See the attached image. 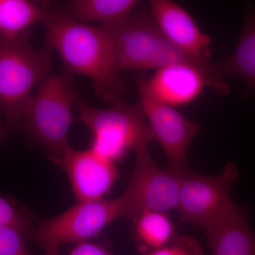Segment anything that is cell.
Returning a JSON list of instances; mask_svg holds the SVG:
<instances>
[{
    "label": "cell",
    "instance_id": "9c48e42d",
    "mask_svg": "<svg viewBox=\"0 0 255 255\" xmlns=\"http://www.w3.org/2000/svg\"><path fill=\"white\" fill-rule=\"evenodd\" d=\"M104 28L110 36L120 73L149 69L163 36L150 11H134L120 22Z\"/></svg>",
    "mask_w": 255,
    "mask_h": 255
},
{
    "label": "cell",
    "instance_id": "9a60e30c",
    "mask_svg": "<svg viewBox=\"0 0 255 255\" xmlns=\"http://www.w3.org/2000/svg\"><path fill=\"white\" fill-rule=\"evenodd\" d=\"M53 6L50 1L0 0V39L18 38L37 23H45Z\"/></svg>",
    "mask_w": 255,
    "mask_h": 255
},
{
    "label": "cell",
    "instance_id": "277c9868",
    "mask_svg": "<svg viewBox=\"0 0 255 255\" xmlns=\"http://www.w3.org/2000/svg\"><path fill=\"white\" fill-rule=\"evenodd\" d=\"M78 120L91 132L90 148L102 157L116 162L128 151L146 148L155 140L140 102L135 105L122 99L109 108H98L79 100L75 105Z\"/></svg>",
    "mask_w": 255,
    "mask_h": 255
},
{
    "label": "cell",
    "instance_id": "7a4b0ae2",
    "mask_svg": "<svg viewBox=\"0 0 255 255\" xmlns=\"http://www.w3.org/2000/svg\"><path fill=\"white\" fill-rule=\"evenodd\" d=\"M80 99L72 74H50L31 96L16 127L55 163L70 146L68 132L78 120L73 109Z\"/></svg>",
    "mask_w": 255,
    "mask_h": 255
},
{
    "label": "cell",
    "instance_id": "44dd1931",
    "mask_svg": "<svg viewBox=\"0 0 255 255\" xmlns=\"http://www.w3.org/2000/svg\"><path fill=\"white\" fill-rule=\"evenodd\" d=\"M68 255H112L104 247L96 243L85 242L79 243Z\"/></svg>",
    "mask_w": 255,
    "mask_h": 255
},
{
    "label": "cell",
    "instance_id": "ffe728a7",
    "mask_svg": "<svg viewBox=\"0 0 255 255\" xmlns=\"http://www.w3.org/2000/svg\"><path fill=\"white\" fill-rule=\"evenodd\" d=\"M0 255H32L26 248L25 237L11 228L0 226Z\"/></svg>",
    "mask_w": 255,
    "mask_h": 255
},
{
    "label": "cell",
    "instance_id": "30bf717a",
    "mask_svg": "<svg viewBox=\"0 0 255 255\" xmlns=\"http://www.w3.org/2000/svg\"><path fill=\"white\" fill-rule=\"evenodd\" d=\"M57 164L68 176L79 201L103 199L119 177L115 162L90 147L75 150L69 146Z\"/></svg>",
    "mask_w": 255,
    "mask_h": 255
},
{
    "label": "cell",
    "instance_id": "ba28073f",
    "mask_svg": "<svg viewBox=\"0 0 255 255\" xmlns=\"http://www.w3.org/2000/svg\"><path fill=\"white\" fill-rule=\"evenodd\" d=\"M127 189L120 196L124 219H133L144 211L167 213L177 209L182 178L159 168L147 147L135 152Z\"/></svg>",
    "mask_w": 255,
    "mask_h": 255
},
{
    "label": "cell",
    "instance_id": "5b68a950",
    "mask_svg": "<svg viewBox=\"0 0 255 255\" xmlns=\"http://www.w3.org/2000/svg\"><path fill=\"white\" fill-rule=\"evenodd\" d=\"M234 162L226 164L221 174L204 176L191 172L183 177L177 210L182 223L207 228L241 210L233 201L231 189L239 177Z\"/></svg>",
    "mask_w": 255,
    "mask_h": 255
},
{
    "label": "cell",
    "instance_id": "6da1fadb",
    "mask_svg": "<svg viewBox=\"0 0 255 255\" xmlns=\"http://www.w3.org/2000/svg\"><path fill=\"white\" fill-rule=\"evenodd\" d=\"M44 23L46 43L58 52L67 72L90 78L96 95L106 103L122 97L125 85L105 28L78 22L56 8Z\"/></svg>",
    "mask_w": 255,
    "mask_h": 255
},
{
    "label": "cell",
    "instance_id": "4fadbf2b",
    "mask_svg": "<svg viewBox=\"0 0 255 255\" xmlns=\"http://www.w3.org/2000/svg\"><path fill=\"white\" fill-rule=\"evenodd\" d=\"M206 233L212 255H255V233L242 209L210 225Z\"/></svg>",
    "mask_w": 255,
    "mask_h": 255
},
{
    "label": "cell",
    "instance_id": "7c38bea8",
    "mask_svg": "<svg viewBox=\"0 0 255 255\" xmlns=\"http://www.w3.org/2000/svg\"><path fill=\"white\" fill-rule=\"evenodd\" d=\"M150 11L169 41L191 56L209 62L211 38L201 31L189 12L171 0H151Z\"/></svg>",
    "mask_w": 255,
    "mask_h": 255
},
{
    "label": "cell",
    "instance_id": "52a82bcc",
    "mask_svg": "<svg viewBox=\"0 0 255 255\" xmlns=\"http://www.w3.org/2000/svg\"><path fill=\"white\" fill-rule=\"evenodd\" d=\"M145 76L136 79L140 105L155 140L162 147L167 159L166 169L178 177H187L192 172L188 166V150L201 126L191 122L174 107L154 98L145 85Z\"/></svg>",
    "mask_w": 255,
    "mask_h": 255
},
{
    "label": "cell",
    "instance_id": "e0dca14e",
    "mask_svg": "<svg viewBox=\"0 0 255 255\" xmlns=\"http://www.w3.org/2000/svg\"><path fill=\"white\" fill-rule=\"evenodd\" d=\"M132 221L135 243L142 255L167 246L177 236L167 213L144 211Z\"/></svg>",
    "mask_w": 255,
    "mask_h": 255
},
{
    "label": "cell",
    "instance_id": "5bb4252c",
    "mask_svg": "<svg viewBox=\"0 0 255 255\" xmlns=\"http://www.w3.org/2000/svg\"><path fill=\"white\" fill-rule=\"evenodd\" d=\"M218 76L223 81L238 77L246 82L248 94H255V9L248 7L244 23L233 53L214 64Z\"/></svg>",
    "mask_w": 255,
    "mask_h": 255
},
{
    "label": "cell",
    "instance_id": "8fae6325",
    "mask_svg": "<svg viewBox=\"0 0 255 255\" xmlns=\"http://www.w3.org/2000/svg\"><path fill=\"white\" fill-rule=\"evenodd\" d=\"M145 80L154 98L172 107L189 105L202 95L206 87L221 95L229 92L228 85L220 83L202 69L189 64L158 69Z\"/></svg>",
    "mask_w": 255,
    "mask_h": 255
},
{
    "label": "cell",
    "instance_id": "ac0fdd59",
    "mask_svg": "<svg viewBox=\"0 0 255 255\" xmlns=\"http://www.w3.org/2000/svg\"><path fill=\"white\" fill-rule=\"evenodd\" d=\"M0 226L14 229L25 238L33 237L37 228L31 214L25 208L21 207L14 199L2 196L0 199Z\"/></svg>",
    "mask_w": 255,
    "mask_h": 255
},
{
    "label": "cell",
    "instance_id": "2e32d148",
    "mask_svg": "<svg viewBox=\"0 0 255 255\" xmlns=\"http://www.w3.org/2000/svg\"><path fill=\"white\" fill-rule=\"evenodd\" d=\"M139 4L137 0H72L63 12L78 22H96L107 28L131 14Z\"/></svg>",
    "mask_w": 255,
    "mask_h": 255
},
{
    "label": "cell",
    "instance_id": "7402d4cb",
    "mask_svg": "<svg viewBox=\"0 0 255 255\" xmlns=\"http://www.w3.org/2000/svg\"><path fill=\"white\" fill-rule=\"evenodd\" d=\"M58 248L59 247L53 246L46 248V253L44 255H58Z\"/></svg>",
    "mask_w": 255,
    "mask_h": 255
},
{
    "label": "cell",
    "instance_id": "3957f363",
    "mask_svg": "<svg viewBox=\"0 0 255 255\" xmlns=\"http://www.w3.org/2000/svg\"><path fill=\"white\" fill-rule=\"evenodd\" d=\"M31 31L11 41L0 39L1 139L17 127L32 90L50 75L54 49L48 43L36 50Z\"/></svg>",
    "mask_w": 255,
    "mask_h": 255
},
{
    "label": "cell",
    "instance_id": "d6986e66",
    "mask_svg": "<svg viewBox=\"0 0 255 255\" xmlns=\"http://www.w3.org/2000/svg\"><path fill=\"white\" fill-rule=\"evenodd\" d=\"M147 255H206L200 243L187 236H176L167 246Z\"/></svg>",
    "mask_w": 255,
    "mask_h": 255
},
{
    "label": "cell",
    "instance_id": "8992f818",
    "mask_svg": "<svg viewBox=\"0 0 255 255\" xmlns=\"http://www.w3.org/2000/svg\"><path fill=\"white\" fill-rule=\"evenodd\" d=\"M124 219L122 198L79 201L70 209L51 219L38 221L33 239L46 249L65 243L88 242L108 225Z\"/></svg>",
    "mask_w": 255,
    "mask_h": 255
}]
</instances>
